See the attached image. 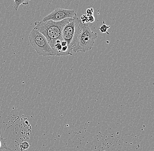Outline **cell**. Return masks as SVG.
I'll return each instance as SVG.
<instances>
[{
    "label": "cell",
    "instance_id": "1",
    "mask_svg": "<svg viewBox=\"0 0 154 151\" xmlns=\"http://www.w3.org/2000/svg\"><path fill=\"white\" fill-rule=\"evenodd\" d=\"M75 24V33L71 46L72 52L85 53L90 50L98 37L97 33L91 30L88 24L82 23L79 20H76Z\"/></svg>",
    "mask_w": 154,
    "mask_h": 151
},
{
    "label": "cell",
    "instance_id": "2",
    "mask_svg": "<svg viewBox=\"0 0 154 151\" xmlns=\"http://www.w3.org/2000/svg\"><path fill=\"white\" fill-rule=\"evenodd\" d=\"M74 19H66L60 22L52 20L35 23L34 29L37 30L42 34L48 40L52 49L58 42L62 41V32L63 27Z\"/></svg>",
    "mask_w": 154,
    "mask_h": 151
},
{
    "label": "cell",
    "instance_id": "3",
    "mask_svg": "<svg viewBox=\"0 0 154 151\" xmlns=\"http://www.w3.org/2000/svg\"><path fill=\"white\" fill-rule=\"evenodd\" d=\"M28 38L31 45L38 55L44 56H55L47 38L38 30L33 29Z\"/></svg>",
    "mask_w": 154,
    "mask_h": 151
},
{
    "label": "cell",
    "instance_id": "4",
    "mask_svg": "<svg viewBox=\"0 0 154 151\" xmlns=\"http://www.w3.org/2000/svg\"><path fill=\"white\" fill-rule=\"evenodd\" d=\"M76 13L73 10L57 8L43 18V22L52 20L54 22H60L66 19H75L77 18Z\"/></svg>",
    "mask_w": 154,
    "mask_h": 151
},
{
    "label": "cell",
    "instance_id": "5",
    "mask_svg": "<svg viewBox=\"0 0 154 151\" xmlns=\"http://www.w3.org/2000/svg\"><path fill=\"white\" fill-rule=\"evenodd\" d=\"M75 20L73 19L72 21L69 22L63 27L62 32V38L63 41L67 43L69 52L72 55L73 54L71 52V47L72 41L74 37L75 33Z\"/></svg>",
    "mask_w": 154,
    "mask_h": 151
},
{
    "label": "cell",
    "instance_id": "6",
    "mask_svg": "<svg viewBox=\"0 0 154 151\" xmlns=\"http://www.w3.org/2000/svg\"><path fill=\"white\" fill-rule=\"evenodd\" d=\"M7 140L3 138L1 135V129H0V151H2L4 150L11 151V149L8 147L6 145Z\"/></svg>",
    "mask_w": 154,
    "mask_h": 151
},
{
    "label": "cell",
    "instance_id": "7",
    "mask_svg": "<svg viewBox=\"0 0 154 151\" xmlns=\"http://www.w3.org/2000/svg\"><path fill=\"white\" fill-rule=\"evenodd\" d=\"M31 0H14V8L15 11H17L20 5H27L29 4V2Z\"/></svg>",
    "mask_w": 154,
    "mask_h": 151
},
{
    "label": "cell",
    "instance_id": "8",
    "mask_svg": "<svg viewBox=\"0 0 154 151\" xmlns=\"http://www.w3.org/2000/svg\"><path fill=\"white\" fill-rule=\"evenodd\" d=\"M110 28V26H107L105 24L104 21H103V26H101L99 28L100 30V31L102 33H107V34L109 35V33L107 31L108 29Z\"/></svg>",
    "mask_w": 154,
    "mask_h": 151
},
{
    "label": "cell",
    "instance_id": "9",
    "mask_svg": "<svg viewBox=\"0 0 154 151\" xmlns=\"http://www.w3.org/2000/svg\"><path fill=\"white\" fill-rule=\"evenodd\" d=\"M29 147V144L27 142H21L20 144V149L21 151H24L28 149Z\"/></svg>",
    "mask_w": 154,
    "mask_h": 151
},
{
    "label": "cell",
    "instance_id": "10",
    "mask_svg": "<svg viewBox=\"0 0 154 151\" xmlns=\"http://www.w3.org/2000/svg\"><path fill=\"white\" fill-rule=\"evenodd\" d=\"M80 20L82 23H88V16L86 14H83L82 15L80 18Z\"/></svg>",
    "mask_w": 154,
    "mask_h": 151
},
{
    "label": "cell",
    "instance_id": "11",
    "mask_svg": "<svg viewBox=\"0 0 154 151\" xmlns=\"http://www.w3.org/2000/svg\"><path fill=\"white\" fill-rule=\"evenodd\" d=\"M86 15L87 16H90V15H93V13H94V10L93 8H88L87 9L86 11Z\"/></svg>",
    "mask_w": 154,
    "mask_h": 151
},
{
    "label": "cell",
    "instance_id": "12",
    "mask_svg": "<svg viewBox=\"0 0 154 151\" xmlns=\"http://www.w3.org/2000/svg\"><path fill=\"white\" fill-rule=\"evenodd\" d=\"M95 20V18L93 15L88 16V23H93Z\"/></svg>",
    "mask_w": 154,
    "mask_h": 151
}]
</instances>
